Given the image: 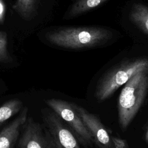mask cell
Wrapping results in <instances>:
<instances>
[{
	"label": "cell",
	"mask_w": 148,
	"mask_h": 148,
	"mask_svg": "<svg viewBox=\"0 0 148 148\" xmlns=\"http://www.w3.org/2000/svg\"><path fill=\"white\" fill-rule=\"evenodd\" d=\"M112 32L97 26L66 27L49 32L48 40L60 47L80 49L92 47L103 43L111 38Z\"/></svg>",
	"instance_id": "1"
},
{
	"label": "cell",
	"mask_w": 148,
	"mask_h": 148,
	"mask_svg": "<svg viewBox=\"0 0 148 148\" xmlns=\"http://www.w3.org/2000/svg\"><path fill=\"white\" fill-rule=\"evenodd\" d=\"M148 91V69L135 74L125 84L118 99L119 121L126 129L142 106Z\"/></svg>",
	"instance_id": "2"
},
{
	"label": "cell",
	"mask_w": 148,
	"mask_h": 148,
	"mask_svg": "<svg viewBox=\"0 0 148 148\" xmlns=\"http://www.w3.org/2000/svg\"><path fill=\"white\" fill-rule=\"evenodd\" d=\"M148 69V57H139L123 61L106 72L99 80L94 95L99 101L110 97L135 74Z\"/></svg>",
	"instance_id": "3"
},
{
	"label": "cell",
	"mask_w": 148,
	"mask_h": 148,
	"mask_svg": "<svg viewBox=\"0 0 148 148\" xmlns=\"http://www.w3.org/2000/svg\"><path fill=\"white\" fill-rule=\"evenodd\" d=\"M46 103L66 124L78 141L84 146H90L94 143L91 134L76 113L72 103L51 98L48 99Z\"/></svg>",
	"instance_id": "4"
},
{
	"label": "cell",
	"mask_w": 148,
	"mask_h": 148,
	"mask_svg": "<svg viewBox=\"0 0 148 148\" xmlns=\"http://www.w3.org/2000/svg\"><path fill=\"white\" fill-rule=\"evenodd\" d=\"M42 116L43 125L59 148H81L73 132L54 112L43 108Z\"/></svg>",
	"instance_id": "5"
},
{
	"label": "cell",
	"mask_w": 148,
	"mask_h": 148,
	"mask_svg": "<svg viewBox=\"0 0 148 148\" xmlns=\"http://www.w3.org/2000/svg\"><path fill=\"white\" fill-rule=\"evenodd\" d=\"M23 127L19 148H59L43 124L27 117Z\"/></svg>",
	"instance_id": "6"
},
{
	"label": "cell",
	"mask_w": 148,
	"mask_h": 148,
	"mask_svg": "<svg viewBox=\"0 0 148 148\" xmlns=\"http://www.w3.org/2000/svg\"><path fill=\"white\" fill-rule=\"evenodd\" d=\"M72 105L98 147L113 148L111 137L100 120L84 108L74 103Z\"/></svg>",
	"instance_id": "7"
},
{
	"label": "cell",
	"mask_w": 148,
	"mask_h": 148,
	"mask_svg": "<svg viewBox=\"0 0 148 148\" xmlns=\"http://www.w3.org/2000/svg\"><path fill=\"white\" fill-rule=\"evenodd\" d=\"M28 109L24 107L20 114L0 132V148H12L28 117Z\"/></svg>",
	"instance_id": "8"
},
{
	"label": "cell",
	"mask_w": 148,
	"mask_h": 148,
	"mask_svg": "<svg viewBox=\"0 0 148 148\" xmlns=\"http://www.w3.org/2000/svg\"><path fill=\"white\" fill-rule=\"evenodd\" d=\"M130 19L141 31L148 35V7L136 3H134L130 12Z\"/></svg>",
	"instance_id": "9"
},
{
	"label": "cell",
	"mask_w": 148,
	"mask_h": 148,
	"mask_svg": "<svg viewBox=\"0 0 148 148\" xmlns=\"http://www.w3.org/2000/svg\"><path fill=\"white\" fill-rule=\"evenodd\" d=\"M108 1V0H76L68 13L65 14L64 18L65 19H70L79 16L102 5Z\"/></svg>",
	"instance_id": "10"
},
{
	"label": "cell",
	"mask_w": 148,
	"mask_h": 148,
	"mask_svg": "<svg viewBox=\"0 0 148 148\" xmlns=\"http://www.w3.org/2000/svg\"><path fill=\"white\" fill-rule=\"evenodd\" d=\"M38 0H16L13 9L25 20H29L35 14Z\"/></svg>",
	"instance_id": "11"
},
{
	"label": "cell",
	"mask_w": 148,
	"mask_h": 148,
	"mask_svg": "<svg viewBox=\"0 0 148 148\" xmlns=\"http://www.w3.org/2000/svg\"><path fill=\"white\" fill-rule=\"evenodd\" d=\"M22 108L23 103L18 99H13L4 103L0 107V126L18 113Z\"/></svg>",
	"instance_id": "12"
},
{
	"label": "cell",
	"mask_w": 148,
	"mask_h": 148,
	"mask_svg": "<svg viewBox=\"0 0 148 148\" xmlns=\"http://www.w3.org/2000/svg\"><path fill=\"white\" fill-rule=\"evenodd\" d=\"M12 60L7 50V35L5 32L0 31V62H9Z\"/></svg>",
	"instance_id": "13"
},
{
	"label": "cell",
	"mask_w": 148,
	"mask_h": 148,
	"mask_svg": "<svg viewBox=\"0 0 148 148\" xmlns=\"http://www.w3.org/2000/svg\"><path fill=\"white\" fill-rule=\"evenodd\" d=\"M111 140L113 148H128L127 142L125 139L116 136H112Z\"/></svg>",
	"instance_id": "14"
},
{
	"label": "cell",
	"mask_w": 148,
	"mask_h": 148,
	"mask_svg": "<svg viewBox=\"0 0 148 148\" xmlns=\"http://www.w3.org/2000/svg\"><path fill=\"white\" fill-rule=\"evenodd\" d=\"M6 13L5 4L3 0H0V24H3L5 20Z\"/></svg>",
	"instance_id": "15"
},
{
	"label": "cell",
	"mask_w": 148,
	"mask_h": 148,
	"mask_svg": "<svg viewBox=\"0 0 148 148\" xmlns=\"http://www.w3.org/2000/svg\"><path fill=\"white\" fill-rule=\"evenodd\" d=\"M145 139L146 142L148 143V128H147V131H146V134H145Z\"/></svg>",
	"instance_id": "16"
}]
</instances>
